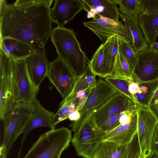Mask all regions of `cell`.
I'll return each instance as SVG.
<instances>
[{"label":"cell","mask_w":158,"mask_h":158,"mask_svg":"<svg viewBox=\"0 0 158 158\" xmlns=\"http://www.w3.org/2000/svg\"><path fill=\"white\" fill-rule=\"evenodd\" d=\"M25 60L29 76L38 92L40 84L47 77L51 62L45 54L36 52L25 58Z\"/></svg>","instance_id":"obj_18"},{"label":"cell","mask_w":158,"mask_h":158,"mask_svg":"<svg viewBox=\"0 0 158 158\" xmlns=\"http://www.w3.org/2000/svg\"><path fill=\"white\" fill-rule=\"evenodd\" d=\"M132 77L139 87L138 92L132 95L134 101L139 105L148 107L155 92L158 89V79L141 81L134 77Z\"/></svg>","instance_id":"obj_24"},{"label":"cell","mask_w":158,"mask_h":158,"mask_svg":"<svg viewBox=\"0 0 158 158\" xmlns=\"http://www.w3.org/2000/svg\"><path fill=\"white\" fill-rule=\"evenodd\" d=\"M139 158H147L145 156L141 154Z\"/></svg>","instance_id":"obj_40"},{"label":"cell","mask_w":158,"mask_h":158,"mask_svg":"<svg viewBox=\"0 0 158 158\" xmlns=\"http://www.w3.org/2000/svg\"><path fill=\"white\" fill-rule=\"evenodd\" d=\"M132 76L141 81L158 79V52L149 48L136 53Z\"/></svg>","instance_id":"obj_13"},{"label":"cell","mask_w":158,"mask_h":158,"mask_svg":"<svg viewBox=\"0 0 158 158\" xmlns=\"http://www.w3.org/2000/svg\"><path fill=\"white\" fill-rule=\"evenodd\" d=\"M31 104L32 111L31 116L23 133L17 158H20L24 143L32 131L40 127H48L51 128V123L54 114L44 107L37 98Z\"/></svg>","instance_id":"obj_16"},{"label":"cell","mask_w":158,"mask_h":158,"mask_svg":"<svg viewBox=\"0 0 158 158\" xmlns=\"http://www.w3.org/2000/svg\"><path fill=\"white\" fill-rule=\"evenodd\" d=\"M132 73L129 64L119 51L115 59L114 72L111 76L131 82L133 81Z\"/></svg>","instance_id":"obj_27"},{"label":"cell","mask_w":158,"mask_h":158,"mask_svg":"<svg viewBox=\"0 0 158 158\" xmlns=\"http://www.w3.org/2000/svg\"><path fill=\"white\" fill-rule=\"evenodd\" d=\"M148 107L158 120V95L153 97Z\"/></svg>","instance_id":"obj_34"},{"label":"cell","mask_w":158,"mask_h":158,"mask_svg":"<svg viewBox=\"0 0 158 158\" xmlns=\"http://www.w3.org/2000/svg\"><path fill=\"white\" fill-rule=\"evenodd\" d=\"M118 92L105 80L99 79L96 86L89 93L87 100L80 111V119L71 124L72 129L81 125L92 114Z\"/></svg>","instance_id":"obj_7"},{"label":"cell","mask_w":158,"mask_h":158,"mask_svg":"<svg viewBox=\"0 0 158 158\" xmlns=\"http://www.w3.org/2000/svg\"><path fill=\"white\" fill-rule=\"evenodd\" d=\"M152 153L155 152L158 156V122L153 136L152 145Z\"/></svg>","instance_id":"obj_35"},{"label":"cell","mask_w":158,"mask_h":158,"mask_svg":"<svg viewBox=\"0 0 158 158\" xmlns=\"http://www.w3.org/2000/svg\"><path fill=\"white\" fill-rule=\"evenodd\" d=\"M72 138V131L67 128L51 129L39 137L23 158H60Z\"/></svg>","instance_id":"obj_3"},{"label":"cell","mask_w":158,"mask_h":158,"mask_svg":"<svg viewBox=\"0 0 158 158\" xmlns=\"http://www.w3.org/2000/svg\"><path fill=\"white\" fill-rule=\"evenodd\" d=\"M141 14L148 15L158 13V0H141Z\"/></svg>","instance_id":"obj_32"},{"label":"cell","mask_w":158,"mask_h":158,"mask_svg":"<svg viewBox=\"0 0 158 158\" xmlns=\"http://www.w3.org/2000/svg\"><path fill=\"white\" fill-rule=\"evenodd\" d=\"M0 49L13 60L25 59L35 52L23 42L6 37H0Z\"/></svg>","instance_id":"obj_21"},{"label":"cell","mask_w":158,"mask_h":158,"mask_svg":"<svg viewBox=\"0 0 158 158\" xmlns=\"http://www.w3.org/2000/svg\"><path fill=\"white\" fill-rule=\"evenodd\" d=\"M123 112L110 117L100 128L107 133L120 125L119 122V118Z\"/></svg>","instance_id":"obj_33"},{"label":"cell","mask_w":158,"mask_h":158,"mask_svg":"<svg viewBox=\"0 0 158 158\" xmlns=\"http://www.w3.org/2000/svg\"><path fill=\"white\" fill-rule=\"evenodd\" d=\"M137 134L141 154L148 158L152 153L151 145L158 120L148 107L138 105Z\"/></svg>","instance_id":"obj_10"},{"label":"cell","mask_w":158,"mask_h":158,"mask_svg":"<svg viewBox=\"0 0 158 158\" xmlns=\"http://www.w3.org/2000/svg\"><path fill=\"white\" fill-rule=\"evenodd\" d=\"M84 25L94 33L104 44L109 38L117 35L123 43H132L133 38L128 28L119 21L117 23L110 19L95 16Z\"/></svg>","instance_id":"obj_8"},{"label":"cell","mask_w":158,"mask_h":158,"mask_svg":"<svg viewBox=\"0 0 158 158\" xmlns=\"http://www.w3.org/2000/svg\"><path fill=\"white\" fill-rule=\"evenodd\" d=\"M78 101V99H75L60 106L52 117L51 123V129H55L58 123L68 118L70 112L75 109Z\"/></svg>","instance_id":"obj_28"},{"label":"cell","mask_w":158,"mask_h":158,"mask_svg":"<svg viewBox=\"0 0 158 158\" xmlns=\"http://www.w3.org/2000/svg\"><path fill=\"white\" fill-rule=\"evenodd\" d=\"M118 9L123 15L137 16L141 14V0H116Z\"/></svg>","instance_id":"obj_29"},{"label":"cell","mask_w":158,"mask_h":158,"mask_svg":"<svg viewBox=\"0 0 158 158\" xmlns=\"http://www.w3.org/2000/svg\"><path fill=\"white\" fill-rule=\"evenodd\" d=\"M137 105L125 95L118 92L95 112L96 123L100 127L111 117Z\"/></svg>","instance_id":"obj_14"},{"label":"cell","mask_w":158,"mask_h":158,"mask_svg":"<svg viewBox=\"0 0 158 158\" xmlns=\"http://www.w3.org/2000/svg\"><path fill=\"white\" fill-rule=\"evenodd\" d=\"M119 51L129 64L133 71L136 62V53L133 50L131 43H124L119 46Z\"/></svg>","instance_id":"obj_31"},{"label":"cell","mask_w":158,"mask_h":158,"mask_svg":"<svg viewBox=\"0 0 158 158\" xmlns=\"http://www.w3.org/2000/svg\"><path fill=\"white\" fill-rule=\"evenodd\" d=\"M53 1L32 0L28 4L16 6L0 0V37L18 40L46 54L52 31L50 6Z\"/></svg>","instance_id":"obj_1"},{"label":"cell","mask_w":158,"mask_h":158,"mask_svg":"<svg viewBox=\"0 0 158 158\" xmlns=\"http://www.w3.org/2000/svg\"><path fill=\"white\" fill-rule=\"evenodd\" d=\"M47 77L63 99L69 94L77 78L68 65L58 57L51 62Z\"/></svg>","instance_id":"obj_11"},{"label":"cell","mask_w":158,"mask_h":158,"mask_svg":"<svg viewBox=\"0 0 158 158\" xmlns=\"http://www.w3.org/2000/svg\"><path fill=\"white\" fill-rule=\"evenodd\" d=\"M32 111L31 104L18 103L5 116L3 121V137L2 144L6 147L7 154L17 139L23 134Z\"/></svg>","instance_id":"obj_5"},{"label":"cell","mask_w":158,"mask_h":158,"mask_svg":"<svg viewBox=\"0 0 158 158\" xmlns=\"http://www.w3.org/2000/svg\"><path fill=\"white\" fill-rule=\"evenodd\" d=\"M88 18L95 16L113 20L116 23L121 14L118 10L116 0H80Z\"/></svg>","instance_id":"obj_15"},{"label":"cell","mask_w":158,"mask_h":158,"mask_svg":"<svg viewBox=\"0 0 158 158\" xmlns=\"http://www.w3.org/2000/svg\"><path fill=\"white\" fill-rule=\"evenodd\" d=\"M80 117L81 114L80 111L75 109L70 112L68 118L71 121L75 122L78 120Z\"/></svg>","instance_id":"obj_36"},{"label":"cell","mask_w":158,"mask_h":158,"mask_svg":"<svg viewBox=\"0 0 158 158\" xmlns=\"http://www.w3.org/2000/svg\"><path fill=\"white\" fill-rule=\"evenodd\" d=\"M105 80L112 87L119 93L122 94L133 101L132 97L129 91V83L127 81L109 76Z\"/></svg>","instance_id":"obj_30"},{"label":"cell","mask_w":158,"mask_h":158,"mask_svg":"<svg viewBox=\"0 0 158 158\" xmlns=\"http://www.w3.org/2000/svg\"><path fill=\"white\" fill-rule=\"evenodd\" d=\"M83 10L80 0H55L50 10L51 18L58 26L63 27Z\"/></svg>","instance_id":"obj_17"},{"label":"cell","mask_w":158,"mask_h":158,"mask_svg":"<svg viewBox=\"0 0 158 158\" xmlns=\"http://www.w3.org/2000/svg\"><path fill=\"white\" fill-rule=\"evenodd\" d=\"M141 154L137 133L132 140L127 145L103 142L92 158H139Z\"/></svg>","instance_id":"obj_12"},{"label":"cell","mask_w":158,"mask_h":158,"mask_svg":"<svg viewBox=\"0 0 158 158\" xmlns=\"http://www.w3.org/2000/svg\"><path fill=\"white\" fill-rule=\"evenodd\" d=\"M138 18L145 40L150 46L156 42L158 36V13L150 15L140 14Z\"/></svg>","instance_id":"obj_23"},{"label":"cell","mask_w":158,"mask_h":158,"mask_svg":"<svg viewBox=\"0 0 158 158\" xmlns=\"http://www.w3.org/2000/svg\"><path fill=\"white\" fill-rule=\"evenodd\" d=\"M94 113L80 126L72 129L74 133L71 141L73 145L77 154L84 158H92L106 134L98 125Z\"/></svg>","instance_id":"obj_4"},{"label":"cell","mask_w":158,"mask_h":158,"mask_svg":"<svg viewBox=\"0 0 158 158\" xmlns=\"http://www.w3.org/2000/svg\"><path fill=\"white\" fill-rule=\"evenodd\" d=\"M88 66L96 76L105 78L110 76L104 56L103 44H102L97 49Z\"/></svg>","instance_id":"obj_26"},{"label":"cell","mask_w":158,"mask_h":158,"mask_svg":"<svg viewBox=\"0 0 158 158\" xmlns=\"http://www.w3.org/2000/svg\"><path fill=\"white\" fill-rule=\"evenodd\" d=\"M13 73L16 102L31 104L38 92L28 75L25 59L13 60Z\"/></svg>","instance_id":"obj_9"},{"label":"cell","mask_w":158,"mask_h":158,"mask_svg":"<svg viewBox=\"0 0 158 158\" xmlns=\"http://www.w3.org/2000/svg\"><path fill=\"white\" fill-rule=\"evenodd\" d=\"M0 119L16 104L13 73V60L0 49Z\"/></svg>","instance_id":"obj_6"},{"label":"cell","mask_w":158,"mask_h":158,"mask_svg":"<svg viewBox=\"0 0 158 158\" xmlns=\"http://www.w3.org/2000/svg\"><path fill=\"white\" fill-rule=\"evenodd\" d=\"M123 43L117 35L109 38L104 44V54L110 76L114 70L116 57L119 52V47Z\"/></svg>","instance_id":"obj_25"},{"label":"cell","mask_w":158,"mask_h":158,"mask_svg":"<svg viewBox=\"0 0 158 158\" xmlns=\"http://www.w3.org/2000/svg\"><path fill=\"white\" fill-rule=\"evenodd\" d=\"M120 18L124 25L130 30L133 38L131 45L134 52L137 53L149 48L143 31L138 24L137 16H129L121 14Z\"/></svg>","instance_id":"obj_22"},{"label":"cell","mask_w":158,"mask_h":158,"mask_svg":"<svg viewBox=\"0 0 158 158\" xmlns=\"http://www.w3.org/2000/svg\"><path fill=\"white\" fill-rule=\"evenodd\" d=\"M151 157L152 158H158V156L155 152H152Z\"/></svg>","instance_id":"obj_39"},{"label":"cell","mask_w":158,"mask_h":158,"mask_svg":"<svg viewBox=\"0 0 158 158\" xmlns=\"http://www.w3.org/2000/svg\"><path fill=\"white\" fill-rule=\"evenodd\" d=\"M149 48L158 52V42H155L151 45L149 46Z\"/></svg>","instance_id":"obj_38"},{"label":"cell","mask_w":158,"mask_h":158,"mask_svg":"<svg viewBox=\"0 0 158 158\" xmlns=\"http://www.w3.org/2000/svg\"><path fill=\"white\" fill-rule=\"evenodd\" d=\"M96 76L87 65L84 73L77 77L70 93L63 99L59 106L60 107L68 102L76 99L82 93H89L92 91L97 84Z\"/></svg>","instance_id":"obj_20"},{"label":"cell","mask_w":158,"mask_h":158,"mask_svg":"<svg viewBox=\"0 0 158 158\" xmlns=\"http://www.w3.org/2000/svg\"><path fill=\"white\" fill-rule=\"evenodd\" d=\"M137 114L130 123L120 124L106 133L103 142L108 141L125 145L129 143L137 133Z\"/></svg>","instance_id":"obj_19"},{"label":"cell","mask_w":158,"mask_h":158,"mask_svg":"<svg viewBox=\"0 0 158 158\" xmlns=\"http://www.w3.org/2000/svg\"><path fill=\"white\" fill-rule=\"evenodd\" d=\"M7 154L6 147L2 144L0 148V158H6Z\"/></svg>","instance_id":"obj_37"},{"label":"cell","mask_w":158,"mask_h":158,"mask_svg":"<svg viewBox=\"0 0 158 158\" xmlns=\"http://www.w3.org/2000/svg\"><path fill=\"white\" fill-rule=\"evenodd\" d=\"M50 37L58 57L68 65L77 77L82 75L90 60L73 30L57 26L52 30Z\"/></svg>","instance_id":"obj_2"}]
</instances>
